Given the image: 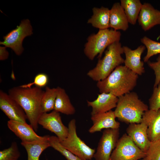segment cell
Listing matches in <instances>:
<instances>
[{
  "instance_id": "1",
  "label": "cell",
  "mask_w": 160,
  "mask_h": 160,
  "mask_svg": "<svg viewBox=\"0 0 160 160\" xmlns=\"http://www.w3.org/2000/svg\"><path fill=\"white\" fill-rule=\"evenodd\" d=\"M44 91L35 86L23 88L20 86L9 89V95L24 110L30 125L35 132L38 128V120L42 113L41 102Z\"/></svg>"
},
{
  "instance_id": "2",
  "label": "cell",
  "mask_w": 160,
  "mask_h": 160,
  "mask_svg": "<svg viewBox=\"0 0 160 160\" xmlns=\"http://www.w3.org/2000/svg\"><path fill=\"white\" fill-rule=\"evenodd\" d=\"M138 75L125 65H120L105 79L97 82L100 93H110L119 97L132 90Z\"/></svg>"
},
{
  "instance_id": "3",
  "label": "cell",
  "mask_w": 160,
  "mask_h": 160,
  "mask_svg": "<svg viewBox=\"0 0 160 160\" xmlns=\"http://www.w3.org/2000/svg\"><path fill=\"white\" fill-rule=\"evenodd\" d=\"M148 106L139 98L137 94L130 92L118 97L114 111L116 118L127 123H139Z\"/></svg>"
},
{
  "instance_id": "4",
  "label": "cell",
  "mask_w": 160,
  "mask_h": 160,
  "mask_svg": "<svg viewBox=\"0 0 160 160\" xmlns=\"http://www.w3.org/2000/svg\"><path fill=\"white\" fill-rule=\"evenodd\" d=\"M123 47L119 41L115 42L107 47L105 55L99 59L96 66L89 71L87 75L97 82L106 78L117 67L124 63L121 55Z\"/></svg>"
},
{
  "instance_id": "5",
  "label": "cell",
  "mask_w": 160,
  "mask_h": 160,
  "mask_svg": "<svg viewBox=\"0 0 160 160\" xmlns=\"http://www.w3.org/2000/svg\"><path fill=\"white\" fill-rule=\"evenodd\" d=\"M121 36L120 31L113 29L99 30L97 33L88 37L85 45L84 53L91 60L97 55L100 59L105 49L112 44L119 41Z\"/></svg>"
},
{
  "instance_id": "6",
  "label": "cell",
  "mask_w": 160,
  "mask_h": 160,
  "mask_svg": "<svg viewBox=\"0 0 160 160\" xmlns=\"http://www.w3.org/2000/svg\"><path fill=\"white\" fill-rule=\"evenodd\" d=\"M76 120L71 119L68 125L67 137L60 142L61 145L82 160H91L95 152V149L87 145L77 135Z\"/></svg>"
},
{
  "instance_id": "7",
  "label": "cell",
  "mask_w": 160,
  "mask_h": 160,
  "mask_svg": "<svg viewBox=\"0 0 160 160\" xmlns=\"http://www.w3.org/2000/svg\"><path fill=\"white\" fill-rule=\"evenodd\" d=\"M146 153L140 150L127 133L118 140L110 160H139L146 156Z\"/></svg>"
},
{
  "instance_id": "8",
  "label": "cell",
  "mask_w": 160,
  "mask_h": 160,
  "mask_svg": "<svg viewBox=\"0 0 160 160\" xmlns=\"http://www.w3.org/2000/svg\"><path fill=\"white\" fill-rule=\"evenodd\" d=\"M32 30L30 20L28 19L23 20L16 28L4 36V41H0V44L11 48L16 55H20L24 50L22 46L23 40L33 33Z\"/></svg>"
},
{
  "instance_id": "9",
  "label": "cell",
  "mask_w": 160,
  "mask_h": 160,
  "mask_svg": "<svg viewBox=\"0 0 160 160\" xmlns=\"http://www.w3.org/2000/svg\"><path fill=\"white\" fill-rule=\"evenodd\" d=\"M119 129H108L103 132L94 155L95 160H110L119 139Z\"/></svg>"
},
{
  "instance_id": "10",
  "label": "cell",
  "mask_w": 160,
  "mask_h": 160,
  "mask_svg": "<svg viewBox=\"0 0 160 160\" xmlns=\"http://www.w3.org/2000/svg\"><path fill=\"white\" fill-rule=\"evenodd\" d=\"M38 124L54 133L60 142L67 136L68 128L63 123L60 113L53 110L49 113H43L38 120Z\"/></svg>"
},
{
  "instance_id": "11",
  "label": "cell",
  "mask_w": 160,
  "mask_h": 160,
  "mask_svg": "<svg viewBox=\"0 0 160 160\" xmlns=\"http://www.w3.org/2000/svg\"><path fill=\"white\" fill-rule=\"evenodd\" d=\"M0 108L10 120L26 123L27 116L21 106L8 94L0 91Z\"/></svg>"
},
{
  "instance_id": "12",
  "label": "cell",
  "mask_w": 160,
  "mask_h": 160,
  "mask_svg": "<svg viewBox=\"0 0 160 160\" xmlns=\"http://www.w3.org/2000/svg\"><path fill=\"white\" fill-rule=\"evenodd\" d=\"M147 128L146 123L142 120L139 123L130 124L126 129L127 134L135 144L145 153L148 150L151 143L148 136Z\"/></svg>"
},
{
  "instance_id": "13",
  "label": "cell",
  "mask_w": 160,
  "mask_h": 160,
  "mask_svg": "<svg viewBox=\"0 0 160 160\" xmlns=\"http://www.w3.org/2000/svg\"><path fill=\"white\" fill-rule=\"evenodd\" d=\"M122 47L125 56L124 65L138 75H142L145 70L144 63L141 60V57L145 47L141 45L135 50H132L127 46Z\"/></svg>"
},
{
  "instance_id": "14",
  "label": "cell",
  "mask_w": 160,
  "mask_h": 160,
  "mask_svg": "<svg viewBox=\"0 0 160 160\" xmlns=\"http://www.w3.org/2000/svg\"><path fill=\"white\" fill-rule=\"evenodd\" d=\"M114 111L108 112L91 115L93 125L88 130L90 133L101 131L103 129H118L120 123L116 121Z\"/></svg>"
},
{
  "instance_id": "15",
  "label": "cell",
  "mask_w": 160,
  "mask_h": 160,
  "mask_svg": "<svg viewBox=\"0 0 160 160\" xmlns=\"http://www.w3.org/2000/svg\"><path fill=\"white\" fill-rule=\"evenodd\" d=\"M118 97L110 93H102L98 94L96 99L93 101L87 100L88 106L91 107V115L102 113L116 108Z\"/></svg>"
},
{
  "instance_id": "16",
  "label": "cell",
  "mask_w": 160,
  "mask_h": 160,
  "mask_svg": "<svg viewBox=\"0 0 160 160\" xmlns=\"http://www.w3.org/2000/svg\"><path fill=\"white\" fill-rule=\"evenodd\" d=\"M9 129L21 140V142H31L44 139L46 135L41 136L35 132L30 124L17 121L9 120L7 122Z\"/></svg>"
},
{
  "instance_id": "17",
  "label": "cell",
  "mask_w": 160,
  "mask_h": 160,
  "mask_svg": "<svg viewBox=\"0 0 160 160\" xmlns=\"http://www.w3.org/2000/svg\"><path fill=\"white\" fill-rule=\"evenodd\" d=\"M143 29L146 31L154 26L160 24V11L155 9L150 4H143L138 18Z\"/></svg>"
},
{
  "instance_id": "18",
  "label": "cell",
  "mask_w": 160,
  "mask_h": 160,
  "mask_svg": "<svg viewBox=\"0 0 160 160\" xmlns=\"http://www.w3.org/2000/svg\"><path fill=\"white\" fill-rule=\"evenodd\" d=\"M148 126L147 133L151 142L160 139V109H148L144 113L142 120Z\"/></svg>"
},
{
  "instance_id": "19",
  "label": "cell",
  "mask_w": 160,
  "mask_h": 160,
  "mask_svg": "<svg viewBox=\"0 0 160 160\" xmlns=\"http://www.w3.org/2000/svg\"><path fill=\"white\" fill-rule=\"evenodd\" d=\"M129 22L124 10L120 4L115 3L110 9V26L117 31L127 30L129 27Z\"/></svg>"
},
{
  "instance_id": "20",
  "label": "cell",
  "mask_w": 160,
  "mask_h": 160,
  "mask_svg": "<svg viewBox=\"0 0 160 160\" xmlns=\"http://www.w3.org/2000/svg\"><path fill=\"white\" fill-rule=\"evenodd\" d=\"M49 136L46 135L43 139L33 141L21 142V145L25 148L27 154V160H39L42 153L50 147L48 140Z\"/></svg>"
},
{
  "instance_id": "21",
  "label": "cell",
  "mask_w": 160,
  "mask_h": 160,
  "mask_svg": "<svg viewBox=\"0 0 160 160\" xmlns=\"http://www.w3.org/2000/svg\"><path fill=\"white\" fill-rule=\"evenodd\" d=\"M93 15L87 21L88 23L99 30L108 29L110 26V10L102 7L100 8L94 7Z\"/></svg>"
},
{
  "instance_id": "22",
  "label": "cell",
  "mask_w": 160,
  "mask_h": 160,
  "mask_svg": "<svg viewBox=\"0 0 160 160\" xmlns=\"http://www.w3.org/2000/svg\"><path fill=\"white\" fill-rule=\"evenodd\" d=\"M57 92L54 110L66 115H72L76 112L75 107L71 103L65 90L57 87Z\"/></svg>"
},
{
  "instance_id": "23",
  "label": "cell",
  "mask_w": 160,
  "mask_h": 160,
  "mask_svg": "<svg viewBox=\"0 0 160 160\" xmlns=\"http://www.w3.org/2000/svg\"><path fill=\"white\" fill-rule=\"evenodd\" d=\"M120 4L129 23L134 25L138 19L143 4L139 0H121Z\"/></svg>"
},
{
  "instance_id": "24",
  "label": "cell",
  "mask_w": 160,
  "mask_h": 160,
  "mask_svg": "<svg viewBox=\"0 0 160 160\" xmlns=\"http://www.w3.org/2000/svg\"><path fill=\"white\" fill-rule=\"evenodd\" d=\"M57 92V88H51L47 86L45 87L41 102L42 113L54 110Z\"/></svg>"
},
{
  "instance_id": "25",
  "label": "cell",
  "mask_w": 160,
  "mask_h": 160,
  "mask_svg": "<svg viewBox=\"0 0 160 160\" xmlns=\"http://www.w3.org/2000/svg\"><path fill=\"white\" fill-rule=\"evenodd\" d=\"M48 140L50 147L59 152L67 160H82L63 146L57 136H49Z\"/></svg>"
},
{
  "instance_id": "26",
  "label": "cell",
  "mask_w": 160,
  "mask_h": 160,
  "mask_svg": "<svg viewBox=\"0 0 160 160\" xmlns=\"http://www.w3.org/2000/svg\"><path fill=\"white\" fill-rule=\"evenodd\" d=\"M140 40L147 49L146 55L143 58L144 62H148L150 58L153 55L160 54V42L153 41L146 36Z\"/></svg>"
},
{
  "instance_id": "27",
  "label": "cell",
  "mask_w": 160,
  "mask_h": 160,
  "mask_svg": "<svg viewBox=\"0 0 160 160\" xmlns=\"http://www.w3.org/2000/svg\"><path fill=\"white\" fill-rule=\"evenodd\" d=\"M20 156L18 145L15 141L9 148L0 151V160H18Z\"/></svg>"
},
{
  "instance_id": "28",
  "label": "cell",
  "mask_w": 160,
  "mask_h": 160,
  "mask_svg": "<svg viewBox=\"0 0 160 160\" xmlns=\"http://www.w3.org/2000/svg\"><path fill=\"white\" fill-rule=\"evenodd\" d=\"M49 82L48 75L44 73H40L35 76L33 81L26 84L21 85L20 86L23 88H30L33 85L35 86L41 88L46 87Z\"/></svg>"
},
{
  "instance_id": "29",
  "label": "cell",
  "mask_w": 160,
  "mask_h": 160,
  "mask_svg": "<svg viewBox=\"0 0 160 160\" xmlns=\"http://www.w3.org/2000/svg\"><path fill=\"white\" fill-rule=\"evenodd\" d=\"M146 154L149 160H160V139L151 142Z\"/></svg>"
},
{
  "instance_id": "30",
  "label": "cell",
  "mask_w": 160,
  "mask_h": 160,
  "mask_svg": "<svg viewBox=\"0 0 160 160\" xmlns=\"http://www.w3.org/2000/svg\"><path fill=\"white\" fill-rule=\"evenodd\" d=\"M149 103V109L157 110L160 109V82L156 87H154Z\"/></svg>"
},
{
  "instance_id": "31",
  "label": "cell",
  "mask_w": 160,
  "mask_h": 160,
  "mask_svg": "<svg viewBox=\"0 0 160 160\" xmlns=\"http://www.w3.org/2000/svg\"><path fill=\"white\" fill-rule=\"evenodd\" d=\"M148 64L149 67L154 71L155 79L154 87H156L160 82V54L155 62L148 61Z\"/></svg>"
},
{
  "instance_id": "32",
  "label": "cell",
  "mask_w": 160,
  "mask_h": 160,
  "mask_svg": "<svg viewBox=\"0 0 160 160\" xmlns=\"http://www.w3.org/2000/svg\"><path fill=\"white\" fill-rule=\"evenodd\" d=\"M6 47L0 46V60H4L8 58L9 53L6 49Z\"/></svg>"
},
{
  "instance_id": "33",
  "label": "cell",
  "mask_w": 160,
  "mask_h": 160,
  "mask_svg": "<svg viewBox=\"0 0 160 160\" xmlns=\"http://www.w3.org/2000/svg\"><path fill=\"white\" fill-rule=\"evenodd\" d=\"M140 160H149L148 159L146 156L144 158Z\"/></svg>"
}]
</instances>
